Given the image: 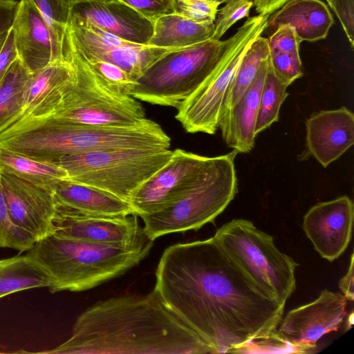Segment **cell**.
<instances>
[{
	"label": "cell",
	"mask_w": 354,
	"mask_h": 354,
	"mask_svg": "<svg viewBox=\"0 0 354 354\" xmlns=\"http://www.w3.org/2000/svg\"><path fill=\"white\" fill-rule=\"evenodd\" d=\"M153 290L214 353H283L277 333L286 304L263 292L213 237L171 245Z\"/></svg>",
	"instance_id": "obj_1"
},
{
	"label": "cell",
	"mask_w": 354,
	"mask_h": 354,
	"mask_svg": "<svg viewBox=\"0 0 354 354\" xmlns=\"http://www.w3.org/2000/svg\"><path fill=\"white\" fill-rule=\"evenodd\" d=\"M42 353H214L153 290L101 300L76 319L71 336Z\"/></svg>",
	"instance_id": "obj_2"
},
{
	"label": "cell",
	"mask_w": 354,
	"mask_h": 354,
	"mask_svg": "<svg viewBox=\"0 0 354 354\" xmlns=\"http://www.w3.org/2000/svg\"><path fill=\"white\" fill-rule=\"evenodd\" d=\"M73 67V77L50 91L26 115L0 130L6 135L46 123L131 127L147 118L142 104L102 81L78 56L62 48Z\"/></svg>",
	"instance_id": "obj_3"
},
{
	"label": "cell",
	"mask_w": 354,
	"mask_h": 354,
	"mask_svg": "<svg viewBox=\"0 0 354 354\" xmlns=\"http://www.w3.org/2000/svg\"><path fill=\"white\" fill-rule=\"evenodd\" d=\"M153 243L145 233L128 248L51 234L36 241L26 254L47 275L51 293L81 292L118 277L139 264Z\"/></svg>",
	"instance_id": "obj_4"
},
{
	"label": "cell",
	"mask_w": 354,
	"mask_h": 354,
	"mask_svg": "<svg viewBox=\"0 0 354 354\" xmlns=\"http://www.w3.org/2000/svg\"><path fill=\"white\" fill-rule=\"evenodd\" d=\"M171 139L155 121L146 118L131 127L46 122L0 136V148L33 159L56 162L89 151L147 148L169 149Z\"/></svg>",
	"instance_id": "obj_5"
},
{
	"label": "cell",
	"mask_w": 354,
	"mask_h": 354,
	"mask_svg": "<svg viewBox=\"0 0 354 354\" xmlns=\"http://www.w3.org/2000/svg\"><path fill=\"white\" fill-rule=\"evenodd\" d=\"M238 152L215 156L201 180L181 198L153 214L144 215L145 234L154 241L162 236L198 230L212 223L238 192L235 158Z\"/></svg>",
	"instance_id": "obj_6"
},
{
	"label": "cell",
	"mask_w": 354,
	"mask_h": 354,
	"mask_svg": "<svg viewBox=\"0 0 354 354\" xmlns=\"http://www.w3.org/2000/svg\"><path fill=\"white\" fill-rule=\"evenodd\" d=\"M212 237L263 292L286 303L296 288L299 264L279 250L271 235L239 218L224 224Z\"/></svg>",
	"instance_id": "obj_7"
},
{
	"label": "cell",
	"mask_w": 354,
	"mask_h": 354,
	"mask_svg": "<svg viewBox=\"0 0 354 354\" xmlns=\"http://www.w3.org/2000/svg\"><path fill=\"white\" fill-rule=\"evenodd\" d=\"M173 151L147 148L105 149L63 156L56 163L68 179L110 192L127 201L160 169Z\"/></svg>",
	"instance_id": "obj_8"
},
{
	"label": "cell",
	"mask_w": 354,
	"mask_h": 354,
	"mask_svg": "<svg viewBox=\"0 0 354 354\" xmlns=\"http://www.w3.org/2000/svg\"><path fill=\"white\" fill-rule=\"evenodd\" d=\"M225 40L208 39L161 58L137 80L131 95L139 101L177 109L218 63Z\"/></svg>",
	"instance_id": "obj_9"
},
{
	"label": "cell",
	"mask_w": 354,
	"mask_h": 354,
	"mask_svg": "<svg viewBox=\"0 0 354 354\" xmlns=\"http://www.w3.org/2000/svg\"><path fill=\"white\" fill-rule=\"evenodd\" d=\"M270 15L248 17L225 40L223 55L209 75L178 108L176 119L187 133L214 134L218 129L224 102L243 55L263 32Z\"/></svg>",
	"instance_id": "obj_10"
},
{
	"label": "cell",
	"mask_w": 354,
	"mask_h": 354,
	"mask_svg": "<svg viewBox=\"0 0 354 354\" xmlns=\"http://www.w3.org/2000/svg\"><path fill=\"white\" fill-rule=\"evenodd\" d=\"M62 47L86 58L113 64L136 80L161 58L187 48L157 47L134 43L70 18L65 26Z\"/></svg>",
	"instance_id": "obj_11"
},
{
	"label": "cell",
	"mask_w": 354,
	"mask_h": 354,
	"mask_svg": "<svg viewBox=\"0 0 354 354\" xmlns=\"http://www.w3.org/2000/svg\"><path fill=\"white\" fill-rule=\"evenodd\" d=\"M180 149L133 194L129 203L141 217L157 212L185 195L203 176L214 160Z\"/></svg>",
	"instance_id": "obj_12"
},
{
	"label": "cell",
	"mask_w": 354,
	"mask_h": 354,
	"mask_svg": "<svg viewBox=\"0 0 354 354\" xmlns=\"http://www.w3.org/2000/svg\"><path fill=\"white\" fill-rule=\"evenodd\" d=\"M346 301L342 293L324 289L315 300L282 317L277 333L294 353L314 350L319 339L341 327L346 317Z\"/></svg>",
	"instance_id": "obj_13"
},
{
	"label": "cell",
	"mask_w": 354,
	"mask_h": 354,
	"mask_svg": "<svg viewBox=\"0 0 354 354\" xmlns=\"http://www.w3.org/2000/svg\"><path fill=\"white\" fill-rule=\"evenodd\" d=\"M53 234L113 246L128 248L144 234L138 216H104L84 213L56 203Z\"/></svg>",
	"instance_id": "obj_14"
},
{
	"label": "cell",
	"mask_w": 354,
	"mask_h": 354,
	"mask_svg": "<svg viewBox=\"0 0 354 354\" xmlns=\"http://www.w3.org/2000/svg\"><path fill=\"white\" fill-rule=\"evenodd\" d=\"M6 204L13 223L36 241L53 234L56 210L54 192L0 171Z\"/></svg>",
	"instance_id": "obj_15"
},
{
	"label": "cell",
	"mask_w": 354,
	"mask_h": 354,
	"mask_svg": "<svg viewBox=\"0 0 354 354\" xmlns=\"http://www.w3.org/2000/svg\"><path fill=\"white\" fill-rule=\"evenodd\" d=\"M353 203L347 196L320 202L306 213L303 230L315 250L332 262L346 250L352 235Z\"/></svg>",
	"instance_id": "obj_16"
},
{
	"label": "cell",
	"mask_w": 354,
	"mask_h": 354,
	"mask_svg": "<svg viewBox=\"0 0 354 354\" xmlns=\"http://www.w3.org/2000/svg\"><path fill=\"white\" fill-rule=\"evenodd\" d=\"M18 58L31 73L63 58L58 34L29 0H20L12 26Z\"/></svg>",
	"instance_id": "obj_17"
},
{
	"label": "cell",
	"mask_w": 354,
	"mask_h": 354,
	"mask_svg": "<svg viewBox=\"0 0 354 354\" xmlns=\"http://www.w3.org/2000/svg\"><path fill=\"white\" fill-rule=\"evenodd\" d=\"M305 124L306 153L324 168L354 144V115L346 106L313 113Z\"/></svg>",
	"instance_id": "obj_18"
},
{
	"label": "cell",
	"mask_w": 354,
	"mask_h": 354,
	"mask_svg": "<svg viewBox=\"0 0 354 354\" xmlns=\"http://www.w3.org/2000/svg\"><path fill=\"white\" fill-rule=\"evenodd\" d=\"M68 18L134 43L147 44L152 22L133 8L115 0L91 1L70 8Z\"/></svg>",
	"instance_id": "obj_19"
},
{
	"label": "cell",
	"mask_w": 354,
	"mask_h": 354,
	"mask_svg": "<svg viewBox=\"0 0 354 354\" xmlns=\"http://www.w3.org/2000/svg\"><path fill=\"white\" fill-rule=\"evenodd\" d=\"M268 64V58L237 103L222 115L219 122L224 142L238 153H249L254 146L255 127Z\"/></svg>",
	"instance_id": "obj_20"
},
{
	"label": "cell",
	"mask_w": 354,
	"mask_h": 354,
	"mask_svg": "<svg viewBox=\"0 0 354 354\" xmlns=\"http://www.w3.org/2000/svg\"><path fill=\"white\" fill-rule=\"evenodd\" d=\"M334 19L326 4L321 0H290L271 14L263 32H273L279 26L288 24L301 41H317L326 37Z\"/></svg>",
	"instance_id": "obj_21"
},
{
	"label": "cell",
	"mask_w": 354,
	"mask_h": 354,
	"mask_svg": "<svg viewBox=\"0 0 354 354\" xmlns=\"http://www.w3.org/2000/svg\"><path fill=\"white\" fill-rule=\"evenodd\" d=\"M54 196L57 204L84 213L113 216L135 214L129 201L97 187L69 179L57 184Z\"/></svg>",
	"instance_id": "obj_22"
},
{
	"label": "cell",
	"mask_w": 354,
	"mask_h": 354,
	"mask_svg": "<svg viewBox=\"0 0 354 354\" xmlns=\"http://www.w3.org/2000/svg\"><path fill=\"white\" fill-rule=\"evenodd\" d=\"M153 33L147 44L157 47L184 48L194 46L212 37L214 23H202L174 11L152 20Z\"/></svg>",
	"instance_id": "obj_23"
},
{
	"label": "cell",
	"mask_w": 354,
	"mask_h": 354,
	"mask_svg": "<svg viewBox=\"0 0 354 354\" xmlns=\"http://www.w3.org/2000/svg\"><path fill=\"white\" fill-rule=\"evenodd\" d=\"M0 171L54 192L57 184L68 179L66 170L55 162L40 161L0 148Z\"/></svg>",
	"instance_id": "obj_24"
},
{
	"label": "cell",
	"mask_w": 354,
	"mask_h": 354,
	"mask_svg": "<svg viewBox=\"0 0 354 354\" xmlns=\"http://www.w3.org/2000/svg\"><path fill=\"white\" fill-rule=\"evenodd\" d=\"M49 284L47 275L27 254L0 259V299Z\"/></svg>",
	"instance_id": "obj_25"
},
{
	"label": "cell",
	"mask_w": 354,
	"mask_h": 354,
	"mask_svg": "<svg viewBox=\"0 0 354 354\" xmlns=\"http://www.w3.org/2000/svg\"><path fill=\"white\" fill-rule=\"evenodd\" d=\"M73 74V66L64 57L31 73L19 111L1 126L0 130L22 118L50 91L71 79Z\"/></svg>",
	"instance_id": "obj_26"
},
{
	"label": "cell",
	"mask_w": 354,
	"mask_h": 354,
	"mask_svg": "<svg viewBox=\"0 0 354 354\" xmlns=\"http://www.w3.org/2000/svg\"><path fill=\"white\" fill-rule=\"evenodd\" d=\"M268 57L267 38L260 35L252 41L242 57L227 91L222 115L237 103L254 80L263 62Z\"/></svg>",
	"instance_id": "obj_27"
},
{
	"label": "cell",
	"mask_w": 354,
	"mask_h": 354,
	"mask_svg": "<svg viewBox=\"0 0 354 354\" xmlns=\"http://www.w3.org/2000/svg\"><path fill=\"white\" fill-rule=\"evenodd\" d=\"M30 75L17 58L0 80V127L19 111Z\"/></svg>",
	"instance_id": "obj_28"
},
{
	"label": "cell",
	"mask_w": 354,
	"mask_h": 354,
	"mask_svg": "<svg viewBox=\"0 0 354 354\" xmlns=\"http://www.w3.org/2000/svg\"><path fill=\"white\" fill-rule=\"evenodd\" d=\"M288 86L282 82L272 71L268 57L266 75L260 97L255 133L269 128L279 120L281 106L288 95Z\"/></svg>",
	"instance_id": "obj_29"
},
{
	"label": "cell",
	"mask_w": 354,
	"mask_h": 354,
	"mask_svg": "<svg viewBox=\"0 0 354 354\" xmlns=\"http://www.w3.org/2000/svg\"><path fill=\"white\" fill-rule=\"evenodd\" d=\"M73 53L81 58L111 88L120 93L131 95L137 80L128 72L113 64L97 59L86 58Z\"/></svg>",
	"instance_id": "obj_30"
},
{
	"label": "cell",
	"mask_w": 354,
	"mask_h": 354,
	"mask_svg": "<svg viewBox=\"0 0 354 354\" xmlns=\"http://www.w3.org/2000/svg\"><path fill=\"white\" fill-rule=\"evenodd\" d=\"M35 242L33 236L12 221L0 181V248H11L24 252L28 251Z\"/></svg>",
	"instance_id": "obj_31"
},
{
	"label": "cell",
	"mask_w": 354,
	"mask_h": 354,
	"mask_svg": "<svg viewBox=\"0 0 354 354\" xmlns=\"http://www.w3.org/2000/svg\"><path fill=\"white\" fill-rule=\"evenodd\" d=\"M269 62L277 77L288 86L303 75L299 50H269Z\"/></svg>",
	"instance_id": "obj_32"
},
{
	"label": "cell",
	"mask_w": 354,
	"mask_h": 354,
	"mask_svg": "<svg viewBox=\"0 0 354 354\" xmlns=\"http://www.w3.org/2000/svg\"><path fill=\"white\" fill-rule=\"evenodd\" d=\"M252 0H230L218 10L214 21V30L211 39L220 40L225 32L240 19L249 17Z\"/></svg>",
	"instance_id": "obj_33"
},
{
	"label": "cell",
	"mask_w": 354,
	"mask_h": 354,
	"mask_svg": "<svg viewBox=\"0 0 354 354\" xmlns=\"http://www.w3.org/2000/svg\"><path fill=\"white\" fill-rule=\"evenodd\" d=\"M41 12L48 24L63 35L70 7L65 0H29Z\"/></svg>",
	"instance_id": "obj_34"
},
{
	"label": "cell",
	"mask_w": 354,
	"mask_h": 354,
	"mask_svg": "<svg viewBox=\"0 0 354 354\" xmlns=\"http://www.w3.org/2000/svg\"><path fill=\"white\" fill-rule=\"evenodd\" d=\"M220 5L217 0H176L177 11L202 23H214Z\"/></svg>",
	"instance_id": "obj_35"
},
{
	"label": "cell",
	"mask_w": 354,
	"mask_h": 354,
	"mask_svg": "<svg viewBox=\"0 0 354 354\" xmlns=\"http://www.w3.org/2000/svg\"><path fill=\"white\" fill-rule=\"evenodd\" d=\"M123 3L152 20L177 10L176 0H115Z\"/></svg>",
	"instance_id": "obj_36"
},
{
	"label": "cell",
	"mask_w": 354,
	"mask_h": 354,
	"mask_svg": "<svg viewBox=\"0 0 354 354\" xmlns=\"http://www.w3.org/2000/svg\"><path fill=\"white\" fill-rule=\"evenodd\" d=\"M333 11L337 15L351 46L353 48L354 0H337Z\"/></svg>",
	"instance_id": "obj_37"
},
{
	"label": "cell",
	"mask_w": 354,
	"mask_h": 354,
	"mask_svg": "<svg viewBox=\"0 0 354 354\" xmlns=\"http://www.w3.org/2000/svg\"><path fill=\"white\" fill-rule=\"evenodd\" d=\"M17 58L18 56L15 44L14 32L11 28L8 32L6 41L0 51V80L11 64Z\"/></svg>",
	"instance_id": "obj_38"
},
{
	"label": "cell",
	"mask_w": 354,
	"mask_h": 354,
	"mask_svg": "<svg viewBox=\"0 0 354 354\" xmlns=\"http://www.w3.org/2000/svg\"><path fill=\"white\" fill-rule=\"evenodd\" d=\"M18 6V1L0 0V35L12 28Z\"/></svg>",
	"instance_id": "obj_39"
},
{
	"label": "cell",
	"mask_w": 354,
	"mask_h": 354,
	"mask_svg": "<svg viewBox=\"0 0 354 354\" xmlns=\"http://www.w3.org/2000/svg\"><path fill=\"white\" fill-rule=\"evenodd\" d=\"M353 254H351L350 265L345 275L339 280V286L342 293L347 300L353 301L354 298L353 291Z\"/></svg>",
	"instance_id": "obj_40"
},
{
	"label": "cell",
	"mask_w": 354,
	"mask_h": 354,
	"mask_svg": "<svg viewBox=\"0 0 354 354\" xmlns=\"http://www.w3.org/2000/svg\"><path fill=\"white\" fill-rule=\"evenodd\" d=\"M253 6L259 15H270L290 0H252Z\"/></svg>",
	"instance_id": "obj_41"
},
{
	"label": "cell",
	"mask_w": 354,
	"mask_h": 354,
	"mask_svg": "<svg viewBox=\"0 0 354 354\" xmlns=\"http://www.w3.org/2000/svg\"><path fill=\"white\" fill-rule=\"evenodd\" d=\"M108 1V0H65V1L68 3V5L70 8L73 7L75 5L79 4V3L91 2V1Z\"/></svg>",
	"instance_id": "obj_42"
},
{
	"label": "cell",
	"mask_w": 354,
	"mask_h": 354,
	"mask_svg": "<svg viewBox=\"0 0 354 354\" xmlns=\"http://www.w3.org/2000/svg\"><path fill=\"white\" fill-rule=\"evenodd\" d=\"M353 324V312L352 311L351 314L348 316L346 320V328L348 330L351 328Z\"/></svg>",
	"instance_id": "obj_43"
},
{
	"label": "cell",
	"mask_w": 354,
	"mask_h": 354,
	"mask_svg": "<svg viewBox=\"0 0 354 354\" xmlns=\"http://www.w3.org/2000/svg\"><path fill=\"white\" fill-rule=\"evenodd\" d=\"M8 32H6L0 35V51L4 44L5 41H6V37L8 35Z\"/></svg>",
	"instance_id": "obj_44"
},
{
	"label": "cell",
	"mask_w": 354,
	"mask_h": 354,
	"mask_svg": "<svg viewBox=\"0 0 354 354\" xmlns=\"http://www.w3.org/2000/svg\"><path fill=\"white\" fill-rule=\"evenodd\" d=\"M330 8L334 10L337 0H326Z\"/></svg>",
	"instance_id": "obj_45"
},
{
	"label": "cell",
	"mask_w": 354,
	"mask_h": 354,
	"mask_svg": "<svg viewBox=\"0 0 354 354\" xmlns=\"http://www.w3.org/2000/svg\"><path fill=\"white\" fill-rule=\"evenodd\" d=\"M217 1L220 3V4H221V3H226V2H227L230 0H217Z\"/></svg>",
	"instance_id": "obj_46"
}]
</instances>
